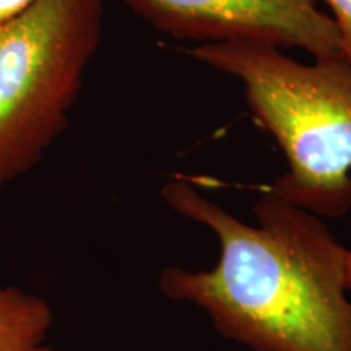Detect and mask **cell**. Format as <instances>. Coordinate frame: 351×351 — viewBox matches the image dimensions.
<instances>
[{
  "label": "cell",
  "instance_id": "cell-1",
  "mask_svg": "<svg viewBox=\"0 0 351 351\" xmlns=\"http://www.w3.org/2000/svg\"><path fill=\"white\" fill-rule=\"evenodd\" d=\"M161 197L219 241L212 270L161 271L166 298L199 306L223 337L254 351H351L350 249L322 218L270 189L254 207L257 226L181 179Z\"/></svg>",
  "mask_w": 351,
  "mask_h": 351
},
{
  "label": "cell",
  "instance_id": "cell-2",
  "mask_svg": "<svg viewBox=\"0 0 351 351\" xmlns=\"http://www.w3.org/2000/svg\"><path fill=\"white\" fill-rule=\"evenodd\" d=\"M189 56L243 82L252 117L274 135L288 171L271 192L320 218L351 210V64H301L261 41L204 43Z\"/></svg>",
  "mask_w": 351,
  "mask_h": 351
},
{
  "label": "cell",
  "instance_id": "cell-4",
  "mask_svg": "<svg viewBox=\"0 0 351 351\" xmlns=\"http://www.w3.org/2000/svg\"><path fill=\"white\" fill-rule=\"evenodd\" d=\"M153 28L204 43L261 41L340 59L339 32L315 0H124Z\"/></svg>",
  "mask_w": 351,
  "mask_h": 351
},
{
  "label": "cell",
  "instance_id": "cell-8",
  "mask_svg": "<svg viewBox=\"0 0 351 351\" xmlns=\"http://www.w3.org/2000/svg\"><path fill=\"white\" fill-rule=\"evenodd\" d=\"M348 289L351 293V249L348 252Z\"/></svg>",
  "mask_w": 351,
  "mask_h": 351
},
{
  "label": "cell",
  "instance_id": "cell-6",
  "mask_svg": "<svg viewBox=\"0 0 351 351\" xmlns=\"http://www.w3.org/2000/svg\"><path fill=\"white\" fill-rule=\"evenodd\" d=\"M333 12L337 32H339V46L343 59L351 64V0H324Z\"/></svg>",
  "mask_w": 351,
  "mask_h": 351
},
{
  "label": "cell",
  "instance_id": "cell-3",
  "mask_svg": "<svg viewBox=\"0 0 351 351\" xmlns=\"http://www.w3.org/2000/svg\"><path fill=\"white\" fill-rule=\"evenodd\" d=\"M103 16L104 0H36L0 23V189L67 129Z\"/></svg>",
  "mask_w": 351,
  "mask_h": 351
},
{
  "label": "cell",
  "instance_id": "cell-5",
  "mask_svg": "<svg viewBox=\"0 0 351 351\" xmlns=\"http://www.w3.org/2000/svg\"><path fill=\"white\" fill-rule=\"evenodd\" d=\"M54 314L43 298L0 283V351H52Z\"/></svg>",
  "mask_w": 351,
  "mask_h": 351
},
{
  "label": "cell",
  "instance_id": "cell-7",
  "mask_svg": "<svg viewBox=\"0 0 351 351\" xmlns=\"http://www.w3.org/2000/svg\"><path fill=\"white\" fill-rule=\"evenodd\" d=\"M34 2L36 0H0V23L19 16L26 8L32 7Z\"/></svg>",
  "mask_w": 351,
  "mask_h": 351
}]
</instances>
